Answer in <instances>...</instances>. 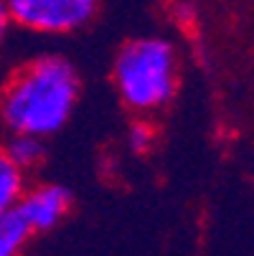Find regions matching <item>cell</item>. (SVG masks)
Segmentation results:
<instances>
[{"instance_id":"obj_7","label":"cell","mask_w":254,"mask_h":256,"mask_svg":"<svg viewBox=\"0 0 254 256\" xmlns=\"http://www.w3.org/2000/svg\"><path fill=\"white\" fill-rule=\"evenodd\" d=\"M26 193V172L0 150V213L18 208Z\"/></svg>"},{"instance_id":"obj_6","label":"cell","mask_w":254,"mask_h":256,"mask_svg":"<svg viewBox=\"0 0 254 256\" xmlns=\"http://www.w3.org/2000/svg\"><path fill=\"white\" fill-rule=\"evenodd\" d=\"M31 234L33 231L18 213V208L0 213V256H21Z\"/></svg>"},{"instance_id":"obj_9","label":"cell","mask_w":254,"mask_h":256,"mask_svg":"<svg viewBox=\"0 0 254 256\" xmlns=\"http://www.w3.org/2000/svg\"><path fill=\"white\" fill-rule=\"evenodd\" d=\"M8 26H11V16H8V8H6V0H0V44H3L6 33H8Z\"/></svg>"},{"instance_id":"obj_2","label":"cell","mask_w":254,"mask_h":256,"mask_svg":"<svg viewBox=\"0 0 254 256\" xmlns=\"http://www.w3.org/2000/svg\"><path fill=\"white\" fill-rule=\"evenodd\" d=\"M115 86L120 99L137 114L163 109L178 86L175 51L165 38L148 36L122 46L115 61Z\"/></svg>"},{"instance_id":"obj_3","label":"cell","mask_w":254,"mask_h":256,"mask_svg":"<svg viewBox=\"0 0 254 256\" xmlns=\"http://www.w3.org/2000/svg\"><path fill=\"white\" fill-rule=\"evenodd\" d=\"M11 23L31 33L64 36L84 28L94 13L97 0H6Z\"/></svg>"},{"instance_id":"obj_4","label":"cell","mask_w":254,"mask_h":256,"mask_svg":"<svg viewBox=\"0 0 254 256\" xmlns=\"http://www.w3.org/2000/svg\"><path fill=\"white\" fill-rule=\"evenodd\" d=\"M69 206H71V190L49 182V186H36L31 190L26 188L18 203V213L26 218V224L31 226L33 234H41V231H51L64 221Z\"/></svg>"},{"instance_id":"obj_1","label":"cell","mask_w":254,"mask_h":256,"mask_svg":"<svg viewBox=\"0 0 254 256\" xmlns=\"http://www.w3.org/2000/svg\"><path fill=\"white\" fill-rule=\"evenodd\" d=\"M79 89V74L69 58H33L18 68L0 94V124L11 134L46 140L71 120Z\"/></svg>"},{"instance_id":"obj_5","label":"cell","mask_w":254,"mask_h":256,"mask_svg":"<svg viewBox=\"0 0 254 256\" xmlns=\"http://www.w3.org/2000/svg\"><path fill=\"white\" fill-rule=\"evenodd\" d=\"M3 152L23 170H36L44 158H46V144H44V137H36V134H11Z\"/></svg>"},{"instance_id":"obj_8","label":"cell","mask_w":254,"mask_h":256,"mask_svg":"<svg viewBox=\"0 0 254 256\" xmlns=\"http://www.w3.org/2000/svg\"><path fill=\"white\" fill-rule=\"evenodd\" d=\"M127 144H130V150H132V152L145 155V152L153 148V130L145 124V122L132 124L130 132H127Z\"/></svg>"}]
</instances>
